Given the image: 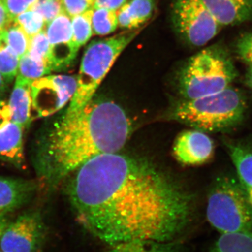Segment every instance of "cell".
Wrapping results in <instances>:
<instances>
[{"mask_svg": "<svg viewBox=\"0 0 252 252\" xmlns=\"http://www.w3.org/2000/svg\"><path fill=\"white\" fill-rule=\"evenodd\" d=\"M72 174L66 191L76 219L109 246L174 241L190 222L191 196L143 158L104 154Z\"/></svg>", "mask_w": 252, "mask_h": 252, "instance_id": "1", "label": "cell"}, {"mask_svg": "<svg viewBox=\"0 0 252 252\" xmlns=\"http://www.w3.org/2000/svg\"><path fill=\"white\" fill-rule=\"evenodd\" d=\"M132 132V121L119 104L93 98L39 138L33 160L38 177L56 187L91 159L119 152Z\"/></svg>", "mask_w": 252, "mask_h": 252, "instance_id": "2", "label": "cell"}, {"mask_svg": "<svg viewBox=\"0 0 252 252\" xmlns=\"http://www.w3.org/2000/svg\"><path fill=\"white\" fill-rule=\"evenodd\" d=\"M247 109L245 94L230 86L217 94L181 102L173 118L205 132H225L243 122Z\"/></svg>", "mask_w": 252, "mask_h": 252, "instance_id": "3", "label": "cell"}, {"mask_svg": "<svg viewBox=\"0 0 252 252\" xmlns=\"http://www.w3.org/2000/svg\"><path fill=\"white\" fill-rule=\"evenodd\" d=\"M139 32L91 41L81 59L77 77V89L63 118L72 117L94 98V94L122 51L135 39Z\"/></svg>", "mask_w": 252, "mask_h": 252, "instance_id": "4", "label": "cell"}, {"mask_svg": "<svg viewBox=\"0 0 252 252\" xmlns=\"http://www.w3.org/2000/svg\"><path fill=\"white\" fill-rule=\"evenodd\" d=\"M238 75L231 57L223 48L210 46L186 63L179 78L185 100L217 94L231 86Z\"/></svg>", "mask_w": 252, "mask_h": 252, "instance_id": "5", "label": "cell"}, {"mask_svg": "<svg viewBox=\"0 0 252 252\" xmlns=\"http://www.w3.org/2000/svg\"><path fill=\"white\" fill-rule=\"evenodd\" d=\"M207 219L220 234L252 233V204L237 177L215 180L207 200Z\"/></svg>", "mask_w": 252, "mask_h": 252, "instance_id": "6", "label": "cell"}, {"mask_svg": "<svg viewBox=\"0 0 252 252\" xmlns=\"http://www.w3.org/2000/svg\"><path fill=\"white\" fill-rule=\"evenodd\" d=\"M172 21L181 39L194 47L210 42L222 27L202 0H174Z\"/></svg>", "mask_w": 252, "mask_h": 252, "instance_id": "7", "label": "cell"}, {"mask_svg": "<svg viewBox=\"0 0 252 252\" xmlns=\"http://www.w3.org/2000/svg\"><path fill=\"white\" fill-rule=\"evenodd\" d=\"M47 228L42 213L28 210L9 222L0 238V250L6 252H40Z\"/></svg>", "mask_w": 252, "mask_h": 252, "instance_id": "8", "label": "cell"}, {"mask_svg": "<svg viewBox=\"0 0 252 252\" xmlns=\"http://www.w3.org/2000/svg\"><path fill=\"white\" fill-rule=\"evenodd\" d=\"M77 89V77L46 75L32 81V109L38 117L46 118L59 112L69 103Z\"/></svg>", "mask_w": 252, "mask_h": 252, "instance_id": "9", "label": "cell"}, {"mask_svg": "<svg viewBox=\"0 0 252 252\" xmlns=\"http://www.w3.org/2000/svg\"><path fill=\"white\" fill-rule=\"evenodd\" d=\"M50 44L49 62L52 72H63L72 65L79 48L73 39L72 19L65 12L46 26Z\"/></svg>", "mask_w": 252, "mask_h": 252, "instance_id": "10", "label": "cell"}, {"mask_svg": "<svg viewBox=\"0 0 252 252\" xmlns=\"http://www.w3.org/2000/svg\"><path fill=\"white\" fill-rule=\"evenodd\" d=\"M215 152L213 140L203 131L190 130L182 132L173 146L174 157L185 165H198L207 162Z\"/></svg>", "mask_w": 252, "mask_h": 252, "instance_id": "11", "label": "cell"}, {"mask_svg": "<svg viewBox=\"0 0 252 252\" xmlns=\"http://www.w3.org/2000/svg\"><path fill=\"white\" fill-rule=\"evenodd\" d=\"M23 130L11 118L7 102L0 100V160L17 168L24 163Z\"/></svg>", "mask_w": 252, "mask_h": 252, "instance_id": "12", "label": "cell"}, {"mask_svg": "<svg viewBox=\"0 0 252 252\" xmlns=\"http://www.w3.org/2000/svg\"><path fill=\"white\" fill-rule=\"evenodd\" d=\"M39 185L32 180L0 176V215H9L29 203Z\"/></svg>", "mask_w": 252, "mask_h": 252, "instance_id": "13", "label": "cell"}, {"mask_svg": "<svg viewBox=\"0 0 252 252\" xmlns=\"http://www.w3.org/2000/svg\"><path fill=\"white\" fill-rule=\"evenodd\" d=\"M222 26H236L252 19V0H202Z\"/></svg>", "mask_w": 252, "mask_h": 252, "instance_id": "14", "label": "cell"}, {"mask_svg": "<svg viewBox=\"0 0 252 252\" xmlns=\"http://www.w3.org/2000/svg\"><path fill=\"white\" fill-rule=\"evenodd\" d=\"M32 81L17 75L9 102H7L11 118L23 129L29 127L32 120Z\"/></svg>", "mask_w": 252, "mask_h": 252, "instance_id": "15", "label": "cell"}, {"mask_svg": "<svg viewBox=\"0 0 252 252\" xmlns=\"http://www.w3.org/2000/svg\"><path fill=\"white\" fill-rule=\"evenodd\" d=\"M237 178L252 204V144L233 142L227 144Z\"/></svg>", "mask_w": 252, "mask_h": 252, "instance_id": "16", "label": "cell"}, {"mask_svg": "<svg viewBox=\"0 0 252 252\" xmlns=\"http://www.w3.org/2000/svg\"><path fill=\"white\" fill-rule=\"evenodd\" d=\"M155 0H129L117 11L118 26L123 29H135L152 17Z\"/></svg>", "mask_w": 252, "mask_h": 252, "instance_id": "17", "label": "cell"}, {"mask_svg": "<svg viewBox=\"0 0 252 252\" xmlns=\"http://www.w3.org/2000/svg\"><path fill=\"white\" fill-rule=\"evenodd\" d=\"M212 252H252V233H237L220 234Z\"/></svg>", "mask_w": 252, "mask_h": 252, "instance_id": "18", "label": "cell"}, {"mask_svg": "<svg viewBox=\"0 0 252 252\" xmlns=\"http://www.w3.org/2000/svg\"><path fill=\"white\" fill-rule=\"evenodd\" d=\"M0 34L20 59L29 51L31 38L14 21L0 32Z\"/></svg>", "mask_w": 252, "mask_h": 252, "instance_id": "19", "label": "cell"}, {"mask_svg": "<svg viewBox=\"0 0 252 252\" xmlns=\"http://www.w3.org/2000/svg\"><path fill=\"white\" fill-rule=\"evenodd\" d=\"M173 243L132 240L109 246L105 252H176Z\"/></svg>", "mask_w": 252, "mask_h": 252, "instance_id": "20", "label": "cell"}, {"mask_svg": "<svg viewBox=\"0 0 252 252\" xmlns=\"http://www.w3.org/2000/svg\"><path fill=\"white\" fill-rule=\"evenodd\" d=\"M20 58L0 34V72L7 84L17 77Z\"/></svg>", "mask_w": 252, "mask_h": 252, "instance_id": "21", "label": "cell"}, {"mask_svg": "<svg viewBox=\"0 0 252 252\" xmlns=\"http://www.w3.org/2000/svg\"><path fill=\"white\" fill-rule=\"evenodd\" d=\"M118 26L117 11L100 8L94 9L92 27L95 35L104 36L114 32Z\"/></svg>", "mask_w": 252, "mask_h": 252, "instance_id": "22", "label": "cell"}, {"mask_svg": "<svg viewBox=\"0 0 252 252\" xmlns=\"http://www.w3.org/2000/svg\"><path fill=\"white\" fill-rule=\"evenodd\" d=\"M52 72L49 63L33 59L26 54L20 59L18 75L34 81Z\"/></svg>", "mask_w": 252, "mask_h": 252, "instance_id": "23", "label": "cell"}, {"mask_svg": "<svg viewBox=\"0 0 252 252\" xmlns=\"http://www.w3.org/2000/svg\"><path fill=\"white\" fill-rule=\"evenodd\" d=\"M94 9L72 18L73 39L80 49L85 45L94 34L92 27V16Z\"/></svg>", "mask_w": 252, "mask_h": 252, "instance_id": "24", "label": "cell"}, {"mask_svg": "<svg viewBox=\"0 0 252 252\" xmlns=\"http://www.w3.org/2000/svg\"><path fill=\"white\" fill-rule=\"evenodd\" d=\"M14 22L19 25L31 38L44 31L46 28L44 18L40 14L32 10H28L20 14L14 20Z\"/></svg>", "mask_w": 252, "mask_h": 252, "instance_id": "25", "label": "cell"}, {"mask_svg": "<svg viewBox=\"0 0 252 252\" xmlns=\"http://www.w3.org/2000/svg\"><path fill=\"white\" fill-rule=\"evenodd\" d=\"M49 41L46 34V29L31 37V47L28 54L33 59L49 63L51 67L49 62Z\"/></svg>", "mask_w": 252, "mask_h": 252, "instance_id": "26", "label": "cell"}, {"mask_svg": "<svg viewBox=\"0 0 252 252\" xmlns=\"http://www.w3.org/2000/svg\"><path fill=\"white\" fill-rule=\"evenodd\" d=\"M31 10L36 11L44 18L46 26L64 12L61 0H37Z\"/></svg>", "mask_w": 252, "mask_h": 252, "instance_id": "27", "label": "cell"}, {"mask_svg": "<svg viewBox=\"0 0 252 252\" xmlns=\"http://www.w3.org/2000/svg\"><path fill=\"white\" fill-rule=\"evenodd\" d=\"M64 12L71 18L94 9L95 0H61Z\"/></svg>", "mask_w": 252, "mask_h": 252, "instance_id": "28", "label": "cell"}, {"mask_svg": "<svg viewBox=\"0 0 252 252\" xmlns=\"http://www.w3.org/2000/svg\"><path fill=\"white\" fill-rule=\"evenodd\" d=\"M10 19L14 21L23 12L31 10L37 0H3Z\"/></svg>", "mask_w": 252, "mask_h": 252, "instance_id": "29", "label": "cell"}, {"mask_svg": "<svg viewBox=\"0 0 252 252\" xmlns=\"http://www.w3.org/2000/svg\"><path fill=\"white\" fill-rule=\"evenodd\" d=\"M236 51L244 62L252 65V32L241 36L237 42Z\"/></svg>", "mask_w": 252, "mask_h": 252, "instance_id": "30", "label": "cell"}, {"mask_svg": "<svg viewBox=\"0 0 252 252\" xmlns=\"http://www.w3.org/2000/svg\"><path fill=\"white\" fill-rule=\"evenodd\" d=\"M129 0H95L94 9H107L117 11L122 8Z\"/></svg>", "mask_w": 252, "mask_h": 252, "instance_id": "31", "label": "cell"}, {"mask_svg": "<svg viewBox=\"0 0 252 252\" xmlns=\"http://www.w3.org/2000/svg\"><path fill=\"white\" fill-rule=\"evenodd\" d=\"M12 21L10 19L4 1H3V0H0V32L4 30L5 28Z\"/></svg>", "mask_w": 252, "mask_h": 252, "instance_id": "32", "label": "cell"}, {"mask_svg": "<svg viewBox=\"0 0 252 252\" xmlns=\"http://www.w3.org/2000/svg\"><path fill=\"white\" fill-rule=\"evenodd\" d=\"M11 221L9 220V217L8 215H0V238H1V235L3 232L6 228L9 222Z\"/></svg>", "mask_w": 252, "mask_h": 252, "instance_id": "33", "label": "cell"}, {"mask_svg": "<svg viewBox=\"0 0 252 252\" xmlns=\"http://www.w3.org/2000/svg\"><path fill=\"white\" fill-rule=\"evenodd\" d=\"M7 84L2 74L0 72V99L4 96L5 93L7 91Z\"/></svg>", "mask_w": 252, "mask_h": 252, "instance_id": "34", "label": "cell"}, {"mask_svg": "<svg viewBox=\"0 0 252 252\" xmlns=\"http://www.w3.org/2000/svg\"><path fill=\"white\" fill-rule=\"evenodd\" d=\"M246 81L248 85L252 89V65H250L246 74Z\"/></svg>", "mask_w": 252, "mask_h": 252, "instance_id": "35", "label": "cell"}, {"mask_svg": "<svg viewBox=\"0 0 252 252\" xmlns=\"http://www.w3.org/2000/svg\"><path fill=\"white\" fill-rule=\"evenodd\" d=\"M0 252H4V251H2V250H0Z\"/></svg>", "mask_w": 252, "mask_h": 252, "instance_id": "36", "label": "cell"}, {"mask_svg": "<svg viewBox=\"0 0 252 252\" xmlns=\"http://www.w3.org/2000/svg\"></svg>", "mask_w": 252, "mask_h": 252, "instance_id": "37", "label": "cell"}]
</instances>
